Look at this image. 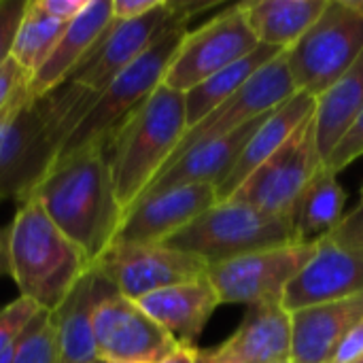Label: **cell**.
I'll list each match as a JSON object with an SVG mask.
<instances>
[{
    "instance_id": "1",
    "label": "cell",
    "mask_w": 363,
    "mask_h": 363,
    "mask_svg": "<svg viewBox=\"0 0 363 363\" xmlns=\"http://www.w3.org/2000/svg\"><path fill=\"white\" fill-rule=\"evenodd\" d=\"M30 198L85 253L91 266L115 242L123 221L102 145L57 157Z\"/></svg>"
},
{
    "instance_id": "2",
    "label": "cell",
    "mask_w": 363,
    "mask_h": 363,
    "mask_svg": "<svg viewBox=\"0 0 363 363\" xmlns=\"http://www.w3.org/2000/svg\"><path fill=\"white\" fill-rule=\"evenodd\" d=\"M94 100V91L72 81L40 98H32L26 87L0 143V200L15 198L21 204L30 198Z\"/></svg>"
},
{
    "instance_id": "3",
    "label": "cell",
    "mask_w": 363,
    "mask_h": 363,
    "mask_svg": "<svg viewBox=\"0 0 363 363\" xmlns=\"http://www.w3.org/2000/svg\"><path fill=\"white\" fill-rule=\"evenodd\" d=\"M9 228V277L19 298L43 311H57L91 268L85 253L30 198L19 204Z\"/></svg>"
},
{
    "instance_id": "4",
    "label": "cell",
    "mask_w": 363,
    "mask_h": 363,
    "mask_svg": "<svg viewBox=\"0 0 363 363\" xmlns=\"http://www.w3.org/2000/svg\"><path fill=\"white\" fill-rule=\"evenodd\" d=\"M187 132L185 94L160 85L111 136L106 160L123 215L168 164Z\"/></svg>"
},
{
    "instance_id": "5",
    "label": "cell",
    "mask_w": 363,
    "mask_h": 363,
    "mask_svg": "<svg viewBox=\"0 0 363 363\" xmlns=\"http://www.w3.org/2000/svg\"><path fill=\"white\" fill-rule=\"evenodd\" d=\"M202 9H206V4L177 2V13L170 26L136 62H132L123 72H119L104 87V91L96 96L85 117L64 143L60 157L89 145H108L111 136L153 96L160 85H164V77L177 51L181 49L185 34L189 32L187 26L191 17Z\"/></svg>"
},
{
    "instance_id": "6",
    "label": "cell",
    "mask_w": 363,
    "mask_h": 363,
    "mask_svg": "<svg viewBox=\"0 0 363 363\" xmlns=\"http://www.w3.org/2000/svg\"><path fill=\"white\" fill-rule=\"evenodd\" d=\"M291 242H298L291 219L264 213L245 202L225 200L170 236L164 247L189 253L211 268L247 253Z\"/></svg>"
},
{
    "instance_id": "7",
    "label": "cell",
    "mask_w": 363,
    "mask_h": 363,
    "mask_svg": "<svg viewBox=\"0 0 363 363\" xmlns=\"http://www.w3.org/2000/svg\"><path fill=\"white\" fill-rule=\"evenodd\" d=\"M363 51V0H330L306 34L285 51L298 91L325 94Z\"/></svg>"
},
{
    "instance_id": "8",
    "label": "cell",
    "mask_w": 363,
    "mask_h": 363,
    "mask_svg": "<svg viewBox=\"0 0 363 363\" xmlns=\"http://www.w3.org/2000/svg\"><path fill=\"white\" fill-rule=\"evenodd\" d=\"M323 166L317 145L315 113L289 136V140L266 160L230 198L264 213L294 221V211Z\"/></svg>"
},
{
    "instance_id": "9",
    "label": "cell",
    "mask_w": 363,
    "mask_h": 363,
    "mask_svg": "<svg viewBox=\"0 0 363 363\" xmlns=\"http://www.w3.org/2000/svg\"><path fill=\"white\" fill-rule=\"evenodd\" d=\"M259 45L245 17L242 2L232 4L185 34L164 77V85L187 94L215 72L253 53Z\"/></svg>"
},
{
    "instance_id": "10",
    "label": "cell",
    "mask_w": 363,
    "mask_h": 363,
    "mask_svg": "<svg viewBox=\"0 0 363 363\" xmlns=\"http://www.w3.org/2000/svg\"><path fill=\"white\" fill-rule=\"evenodd\" d=\"M315 253V245L291 242L285 247L247 253L208 268L221 304H283L289 283L302 272Z\"/></svg>"
},
{
    "instance_id": "11",
    "label": "cell",
    "mask_w": 363,
    "mask_h": 363,
    "mask_svg": "<svg viewBox=\"0 0 363 363\" xmlns=\"http://www.w3.org/2000/svg\"><path fill=\"white\" fill-rule=\"evenodd\" d=\"M94 338L98 359L111 363H160L177 349L172 336L104 277L94 308Z\"/></svg>"
},
{
    "instance_id": "12",
    "label": "cell",
    "mask_w": 363,
    "mask_h": 363,
    "mask_svg": "<svg viewBox=\"0 0 363 363\" xmlns=\"http://www.w3.org/2000/svg\"><path fill=\"white\" fill-rule=\"evenodd\" d=\"M91 268L134 302L153 291L191 283L208 274V266L189 253L164 245L128 242H113Z\"/></svg>"
},
{
    "instance_id": "13",
    "label": "cell",
    "mask_w": 363,
    "mask_h": 363,
    "mask_svg": "<svg viewBox=\"0 0 363 363\" xmlns=\"http://www.w3.org/2000/svg\"><path fill=\"white\" fill-rule=\"evenodd\" d=\"M294 94H298V89L294 85V79H291V72L287 66V57L283 51L274 60H270L262 70H257L234 96H230L225 102H221L202 121L187 128L185 136L181 138V143L170 160H174L183 151H187L196 143L219 138V136L240 130L249 121L264 117L270 111H274L277 106H281Z\"/></svg>"
},
{
    "instance_id": "14",
    "label": "cell",
    "mask_w": 363,
    "mask_h": 363,
    "mask_svg": "<svg viewBox=\"0 0 363 363\" xmlns=\"http://www.w3.org/2000/svg\"><path fill=\"white\" fill-rule=\"evenodd\" d=\"M363 294V251L332 234L315 242V253L289 283L283 306L294 313Z\"/></svg>"
},
{
    "instance_id": "15",
    "label": "cell",
    "mask_w": 363,
    "mask_h": 363,
    "mask_svg": "<svg viewBox=\"0 0 363 363\" xmlns=\"http://www.w3.org/2000/svg\"><path fill=\"white\" fill-rule=\"evenodd\" d=\"M177 13V2L162 0L157 9L151 13L130 19V21H113L91 57L68 79L96 96L104 91V87L123 72L132 62H136L170 26Z\"/></svg>"
},
{
    "instance_id": "16",
    "label": "cell",
    "mask_w": 363,
    "mask_h": 363,
    "mask_svg": "<svg viewBox=\"0 0 363 363\" xmlns=\"http://www.w3.org/2000/svg\"><path fill=\"white\" fill-rule=\"evenodd\" d=\"M217 202L213 185H179L145 196L123 215L115 242L164 245Z\"/></svg>"
},
{
    "instance_id": "17",
    "label": "cell",
    "mask_w": 363,
    "mask_h": 363,
    "mask_svg": "<svg viewBox=\"0 0 363 363\" xmlns=\"http://www.w3.org/2000/svg\"><path fill=\"white\" fill-rule=\"evenodd\" d=\"M291 313L283 304L249 306L236 332L219 347L200 351L198 363H289Z\"/></svg>"
},
{
    "instance_id": "18",
    "label": "cell",
    "mask_w": 363,
    "mask_h": 363,
    "mask_svg": "<svg viewBox=\"0 0 363 363\" xmlns=\"http://www.w3.org/2000/svg\"><path fill=\"white\" fill-rule=\"evenodd\" d=\"M113 21V0H87L83 11L66 26L45 64L30 77V96L40 98L64 85L91 57Z\"/></svg>"
},
{
    "instance_id": "19",
    "label": "cell",
    "mask_w": 363,
    "mask_h": 363,
    "mask_svg": "<svg viewBox=\"0 0 363 363\" xmlns=\"http://www.w3.org/2000/svg\"><path fill=\"white\" fill-rule=\"evenodd\" d=\"M264 119L266 115L249 121L247 125H242L232 134L191 145L187 151H183L162 168V172L153 179V183L145 189L140 198L179 185H213L219 189L221 183L232 172V168L236 166L245 145L249 143V138L255 134V130L262 125Z\"/></svg>"
},
{
    "instance_id": "20",
    "label": "cell",
    "mask_w": 363,
    "mask_h": 363,
    "mask_svg": "<svg viewBox=\"0 0 363 363\" xmlns=\"http://www.w3.org/2000/svg\"><path fill=\"white\" fill-rule=\"evenodd\" d=\"M363 321V294L291 313L289 363H330L345 336Z\"/></svg>"
},
{
    "instance_id": "21",
    "label": "cell",
    "mask_w": 363,
    "mask_h": 363,
    "mask_svg": "<svg viewBox=\"0 0 363 363\" xmlns=\"http://www.w3.org/2000/svg\"><path fill=\"white\" fill-rule=\"evenodd\" d=\"M136 304L160 328H164L177 345L196 347V340L204 332L217 306H221V300L206 274L191 283L153 291Z\"/></svg>"
},
{
    "instance_id": "22",
    "label": "cell",
    "mask_w": 363,
    "mask_h": 363,
    "mask_svg": "<svg viewBox=\"0 0 363 363\" xmlns=\"http://www.w3.org/2000/svg\"><path fill=\"white\" fill-rule=\"evenodd\" d=\"M315 106H317V100L313 96H308L304 91H298L289 100H285L281 106H277L272 113H268L266 119L262 121V125L255 130V134L245 145L236 166L232 168L228 179L217 189L219 202L230 200L238 191V187L266 160H270L289 140V136L315 113Z\"/></svg>"
},
{
    "instance_id": "23",
    "label": "cell",
    "mask_w": 363,
    "mask_h": 363,
    "mask_svg": "<svg viewBox=\"0 0 363 363\" xmlns=\"http://www.w3.org/2000/svg\"><path fill=\"white\" fill-rule=\"evenodd\" d=\"M102 277L89 268L57 311L51 313L57 334V363H94L98 359L94 338V308Z\"/></svg>"
},
{
    "instance_id": "24",
    "label": "cell",
    "mask_w": 363,
    "mask_h": 363,
    "mask_svg": "<svg viewBox=\"0 0 363 363\" xmlns=\"http://www.w3.org/2000/svg\"><path fill=\"white\" fill-rule=\"evenodd\" d=\"M330 0H253L242 2L245 17L262 45L287 51L319 19Z\"/></svg>"
},
{
    "instance_id": "25",
    "label": "cell",
    "mask_w": 363,
    "mask_h": 363,
    "mask_svg": "<svg viewBox=\"0 0 363 363\" xmlns=\"http://www.w3.org/2000/svg\"><path fill=\"white\" fill-rule=\"evenodd\" d=\"M363 111V51L351 68L317 98L315 125L323 162Z\"/></svg>"
},
{
    "instance_id": "26",
    "label": "cell",
    "mask_w": 363,
    "mask_h": 363,
    "mask_svg": "<svg viewBox=\"0 0 363 363\" xmlns=\"http://www.w3.org/2000/svg\"><path fill=\"white\" fill-rule=\"evenodd\" d=\"M345 202L347 196L338 174L328 170L323 164L294 211V230L298 242L315 245L332 234L345 217Z\"/></svg>"
},
{
    "instance_id": "27",
    "label": "cell",
    "mask_w": 363,
    "mask_h": 363,
    "mask_svg": "<svg viewBox=\"0 0 363 363\" xmlns=\"http://www.w3.org/2000/svg\"><path fill=\"white\" fill-rule=\"evenodd\" d=\"M279 53H283L277 47L259 45L253 53L247 57L230 64L228 68L215 72L194 89L185 94V108H187V128L202 121L211 111H215L221 102H225L230 96H234L257 70H262L270 60H274Z\"/></svg>"
},
{
    "instance_id": "28",
    "label": "cell",
    "mask_w": 363,
    "mask_h": 363,
    "mask_svg": "<svg viewBox=\"0 0 363 363\" xmlns=\"http://www.w3.org/2000/svg\"><path fill=\"white\" fill-rule=\"evenodd\" d=\"M66 26L68 23L49 17L38 6V0H28L23 19L13 43L11 57L32 77L49 57L60 36L64 34Z\"/></svg>"
},
{
    "instance_id": "29",
    "label": "cell",
    "mask_w": 363,
    "mask_h": 363,
    "mask_svg": "<svg viewBox=\"0 0 363 363\" xmlns=\"http://www.w3.org/2000/svg\"><path fill=\"white\" fill-rule=\"evenodd\" d=\"M13 363H57V334L49 311H40L28 325Z\"/></svg>"
},
{
    "instance_id": "30",
    "label": "cell",
    "mask_w": 363,
    "mask_h": 363,
    "mask_svg": "<svg viewBox=\"0 0 363 363\" xmlns=\"http://www.w3.org/2000/svg\"><path fill=\"white\" fill-rule=\"evenodd\" d=\"M40 311L43 308L38 304L26 298H17L9 302L4 308H0V355L19 342L23 332Z\"/></svg>"
},
{
    "instance_id": "31",
    "label": "cell",
    "mask_w": 363,
    "mask_h": 363,
    "mask_svg": "<svg viewBox=\"0 0 363 363\" xmlns=\"http://www.w3.org/2000/svg\"><path fill=\"white\" fill-rule=\"evenodd\" d=\"M363 155V111L355 117V121L349 125L345 136L338 140V145L332 149L328 160L323 162L328 170L334 174H340L347 166H351L355 160Z\"/></svg>"
},
{
    "instance_id": "32",
    "label": "cell",
    "mask_w": 363,
    "mask_h": 363,
    "mask_svg": "<svg viewBox=\"0 0 363 363\" xmlns=\"http://www.w3.org/2000/svg\"><path fill=\"white\" fill-rule=\"evenodd\" d=\"M28 0H0V66L11 57Z\"/></svg>"
},
{
    "instance_id": "33",
    "label": "cell",
    "mask_w": 363,
    "mask_h": 363,
    "mask_svg": "<svg viewBox=\"0 0 363 363\" xmlns=\"http://www.w3.org/2000/svg\"><path fill=\"white\" fill-rule=\"evenodd\" d=\"M30 74L13 60L9 57L0 66V113L15 100V96L28 85Z\"/></svg>"
},
{
    "instance_id": "34",
    "label": "cell",
    "mask_w": 363,
    "mask_h": 363,
    "mask_svg": "<svg viewBox=\"0 0 363 363\" xmlns=\"http://www.w3.org/2000/svg\"><path fill=\"white\" fill-rule=\"evenodd\" d=\"M332 236L345 245H351L363 251V198H359V204L353 211H349L342 217V221L332 232Z\"/></svg>"
},
{
    "instance_id": "35",
    "label": "cell",
    "mask_w": 363,
    "mask_h": 363,
    "mask_svg": "<svg viewBox=\"0 0 363 363\" xmlns=\"http://www.w3.org/2000/svg\"><path fill=\"white\" fill-rule=\"evenodd\" d=\"M363 357V321L353 328L345 340L338 345L334 357L330 363H357Z\"/></svg>"
},
{
    "instance_id": "36",
    "label": "cell",
    "mask_w": 363,
    "mask_h": 363,
    "mask_svg": "<svg viewBox=\"0 0 363 363\" xmlns=\"http://www.w3.org/2000/svg\"><path fill=\"white\" fill-rule=\"evenodd\" d=\"M162 0H113V19L130 21L138 19L160 6Z\"/></svg>"
},
{
    "instance_id": "37",
    "label": "cell",
    "mask_w": 363,
    "mask_h": 363,
    "mask_svg": "<svg viewBox=\"0 0 363 363\" xmlns=\"http://www.w3.org/2000/svg\"><path fill=\"white\" fill-rule=\"evenodd\" d=\"M87 0H38V6L53 19L70 23L85 6Z\"/></svg>"
},
{
    "instance_id": "38",
    "label": "cell",
    "mask_w": 363,
    "mask_h": 363,
    "mask_svg": "<svg viewBox=\"0 0 363 363\" xmlns=\"http://www.w3.org/2000/svg\"><path fill=\"white\" fill-rule=\"evenodd\" d=\"M200 349L198 347H187V345H177V349L166 355L160 363H198Z\"/></svg>"
},
{
    "instance_id": "39",
    "label": "cell",
    "mask_w": 363,
    "mask_h": 363,
    "mask_svg": "<svg viewBox=\"0 0 363 363\" xmlns=\"http://www.w3.org/2000/svg\"><path fill=\"white\" fill-rule=\"evenodd\" d=\"M9 274V228H0V277Z\"/></svg>"
},
{
    "instance_id": "40",
    "label": "cell",
    "mask_w": 363,
    "mask_h": 363,
    "mask_svg": "<svg viewBox=\"0 0 363 363\" xmlns=\"http://www.w3.org/2000/svg\"><path fill=\"white\" fill-rule=\"evenodd\" d=\"M26 87H28V85H26ZM26 87H23V89H21V91H19V94L15 96V100H13V102H11V104H9V106H6V108L2 111V113H0V143H2V134H4V128H6V121H9V115H11V111H13V106L17 104V100H19V96H21V94L26 91Z\"/></svg>"
},
{
    "instance_id": "41",
    "label": "cell",
    "mask_w": 363,
    "mask_h": 363,
    "mask_svg": "<svg viewBox=\"0 0 363 363\" xmlns=\"http://www.w3.org/2000/svg\"><path fill=\"white\" fill-rule=\"evenodd\" d=\"M94 363H111V362H104V359H96Z\"/></svg>"
},
{
    "instance_id": "42",
    "label": "cell",
    "mask_w": 363,
    "mask_h": 363,
    "mask_svg": "<svg viewBox=\"0 0 363 363\" xmlns=\"http://www.w3.org/2000/svg\"><path fill=\"white\" fill-rule=\"evenodd\" d=\"M362 198H363V183H362Z\"/></svg>"
},
{
    "instance_id": "43",
    "label": "cell",
    "mask_w": 363,
    "mask_h": 363,
    "mask_svg": "<svg viewBox=\"0 0 363 363\" xmlns=\"http://www.w3.org/2000/svg\"><path fill=\"white\" fill-rule=\"evenodd\" d=\"M357 363H363V357H362V359H359V362H357Z\"/></svg>"
}]
</instances>
